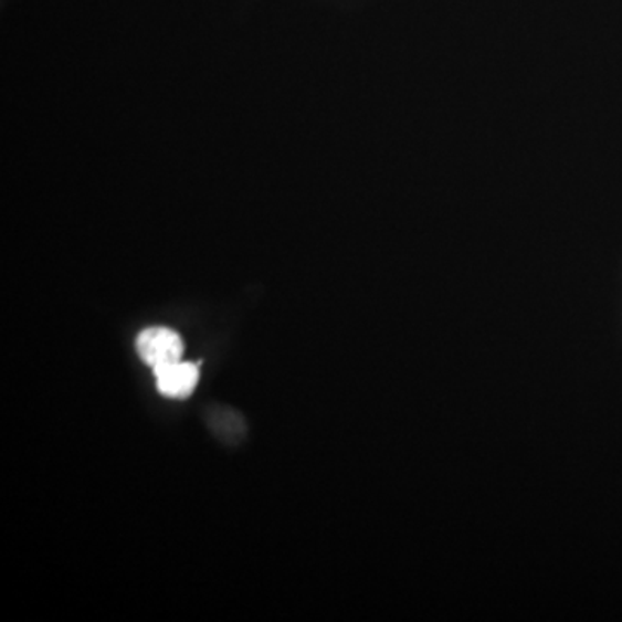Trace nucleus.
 <instances>
[{"mask_svg":"<svg viewBox=\"0 0 622 622\" xmlns=\"http://www.w3.org/2000/svg\"><path fill=\"white\" fill-rule=\"evenodd\" d=\"M156 386L159 393L173 400L191 397L199 382V367L192 361H171L156 367Z\"/></svg>","mask_w":622,"mask_h":622,"instance_id":"f03ea898","label":"nucleus"},{"mask_svg":"<svg viewBox=\"0 0 622 622\" xmlns=\"http://www.w3.org/2000/svg\"><path fill=\"white\" fill-rule=\"evenodd\" d=\"M135 348L144 363L151 365L152 369L182 360L183 355L182 337L168 327L144 329L135 339Z\"/></svg>","mask_w":622,"mask_h":622,"instance_id":"f257e3e1","label":"nucleus"}]
</instances>
